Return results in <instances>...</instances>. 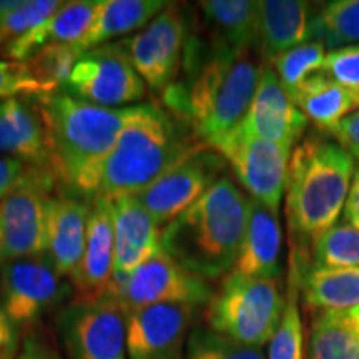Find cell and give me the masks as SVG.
Masks as SVG:
<instances>
[{"label":"cell","mask_w":359,"mask_h":359,"mask_svg":"<svg viewBox=\"0 0 359 359\" xmlns=\"http://www.w3.org/2000/svg\"><path fill=\"white\" fill-rule=\"evenodd\" d=\"M259 72L250 52L190 35L182 72L161 93L163 105L196 140L212 148L245 118Z\"/></svg>","instance_id":"1"},{"label":"cell","mask_w":359,"mask_h":359,"mask_svg":"<svg viewBox=\"0 0 359 359\" xmlns=\"http://www.w3.org/2000/svg\"><path fill=\"white\" fill-rule=\"evenodd\" d=\"M200 148H205L203 143L165 107L138 103L115 147L88 175L77 195L85 200L140 195Z\"/></svg>","instance_id":"2"},{"label":"cell","mask_w":359,"mask_h":359,"mask_svg":"<svg viewBox=\"0 0 359 359\" xmlns=\"http://www.w3.org/2000/svg\"><path fill=\"white\" fill-rule=\"evenodd\" d=\"M250 217V196L231 178L222 177L190 208L161 230V248L178 264L218 280L235 266Z\"/></svg>","instance_id":"3"},{"label":"cell","mask_w":359,"mask_h":359,"mask_svg":"<svg viewBox=\"0 0 359 359\" xmlns=\"http://www.w3.org/2000/svg\"><path fill=\"white\" fill-rule=\"evenodd\" d=\"M356 167V158L327 133L308 135L293 148L285 196L296 238L311 243L338 224Z\"/></svg>","instance_id":"4"},{"label":"cell","mask_w":359,"mask_h":359,"mask_svg":"<svg viewBox=\"0 0 359 359\" xmlns=\"http://www.w3.org/2000/svg\"><path fill=\"white\" fill-rule=\"evenodd\" d=\"M47 127L52 167L58 182L75 193L95 170L133 114V107L105 109L64 90L34 97Z\"/></svg>","instance_id":"5"},{"label":"cell","mask_w":359,"mask_h":359,"mask_svg":"<svg viewBox=\"0 0 359 359\" xmlns=\"http://www.w3.org/2000/svg\"><path fill=\"white\" fill-rule=\"evenodd\" d=\"M286 296L276 281L253 280L230 273L206 304L208 327L224 338L263 348L280 326Z\"/></svg>","instance_id":"6"},{"label":"cell","mask_w":359,"mask_h":359,"mask_svg":"<svg viewBox=\"0 0 359 359\" xmlns=\"http://www.w3.org/2000/svg\"><path fill=\"white\" fill-rule=\"evenodd\" d=\"M57 182L48 170L29 167L0 200V264L45 253L47 208Z\"/></svg>","instance_id":"7"},{"label":"cell","mask_w":359,"mask_h":359,"mask_svg":"<svg viewBox=\"0 0 359 359\" xmlns=\"http://www.w3.org/2000/svg\"><path fill=\"white\" fill-rule=\"evenodd\" d=\"M212 150L218 151L230 165L251 198L278 215L293 148L251 135L238 125L219 138Z\"/></svg>","instance_id":"8"},{"label":"cell","mask_w":359,"mask_h":359,"mask_svg":"<svg viewBox=\"0 0 359 359\" xmlns=\"http://www.w3.org/2000/svg\"><path fill=\"white\" fill-rule=\"evenodd\" d=\"M190 35L182 7L168 4L150 24L118 43L147 87L163 93L182 72Z\"/></svg>","instance_id":"9"},{"label":"cell","mask_w":359,"mask_h":359,"mask_svg":"<svg viewBox=\"0 0 359 359\" xmlns=\"http://www.w3.org/2000/svg\"><path fill=\"white\" fill-rule=\"evenodd\" d=\"M62 90L105 109H123V105L140 102L147 95L145 82L118 42L82 53Z\"/></svg>","instance_id":"10"},{"label":"cell","mask_w":359,"mask_h":359,"mask_svg":"<svg viewBox=\"0 0 359 359\" xmlns=\"http://www.w3.org/2000/svg\"><path fill=\"white\" fill-rule=\"evenodd\" d=\"M69 359H128L125 313L107 298L75 299L57 316Z\"/></svg>","instance_id":"11"},{"label":"cell","mask_w":359,"mask_h":359,"mask_svg":"<svg viewBox=\"0 0 359 359\" xmlns=\"http://www.w3.org/2000/svg\"><path fill=\"white\" fill-rule=\"evenodd\" d=\"M69 291L45 253L0 264V308L17 326L37 321Z\"/></svg>","instance_id":"12"},{"label":"cell","mask_w":359,"mask_h":359,"mask_svg":"<svg viewBox=\"0 0 359 359\" xmlns=\"http://www.w3.org/2000/svg\"><path fill=\"white\" fill-rule=\"evenodd\" d=\"M213 293L208 281L193 275L161 250L130 273L118 306L123 313L161 303L191 304L200 309L208 304Z\"/></svg>","instance_id":"13"},{"label":"cell","mask_w":359,"mask_h":359,"mask_svg":"<svg viewBox=\"0 0 359 359\" xmlns=\"http://www.w3.org/2000/svg\"><path fill=\"white\" fill-rule=\"evenodd\" d=\"M224 167L226 161L218 151L200 148L137 196L160 226L168 224L223 177Z\"/></svg>","instance_id":"14"},{"label":"cell","mask_w":359,"mask_h":359,"mask_svg":"<svg viewBox=\"0 0 359 359\" xmlns=\"http://www.w3.org/2000/svg\"><path fill=\"white\" fill-rule=\"evenodd\" d=\"M198 308L161 303L125 313L128 359H183Z\"/></svg>","instance_id":"15"},{"label":"cell","mask_w":359,"mask_h":359,"mask_svg":"<svg viewBox=\"0 0 359 359\" xmlns=\"http://www.w3.org/2000/svg\"><path fill=\"white\" fill-rule=\"evenodd\" d=\"M240 127L251 135L290 148L302 142L308 118L283 88L271 65H262L257 92Z\"/></svg>","instance_id":"16"},{"label":"cell","mask_w":359,"mask_h":359,"mask_svg":"<svg viewBox=\"0 0 359 359\" xmlns=\"http://www.w3.org/2000/svg\"><path fill=\"white\" fill-rule=\"evenodd\" d=\"M0 154L53 173L47 127L34 97L0 100Z\"/></svg>","instance_id":"17"},{"label":"cell","mask_w":359,"mask_h":359,"mask_svg":"<svg viewBox=\"0 0 359 359\" xmlns=\"http://www.w3.org/2000/svg\"><path fill=\"white\" fill-rule=\"evenodd\" d=\"M115 269L114 198L95 196L92 200L87 240L82 259L69 276L77 290L79 299L102 296Z\"/></svg>","instance_id":"18"},{"label":"cell","mask_w":359,"mask_h":359,"mask_svg":"<svg viewBox=\"0 0 359 359\" xmlns=\"http://www.w3.org/2000/svg\"><path fill=\"white\" fill-rule=\"evenodd\" d=\"M92 201L75 193H53L47 208L45 255L62 278L70 276L82 259Z\"/></svg>","instance_id":"19"},{"label":"cell","mask_w":359,"mask_h":359,"mask_svg":"<svg viewBox=\"0 0 359 359\" xmlns=\"http://www.w3.org/2000/svg\"><path fill=\"white\" fill-rule=\"evenodd\" d=\"M115 269L135 271L161 250V228L137 195L114 198Z\"/></svg>","instance_id":"20"},{"label":"cell","mask_w":359,"mask_h":359,"mask_svg":"<svg viewBox=\"0 0 359 359\" xmlns=\"http://www.w3.org/2000/svg\"><path fill=\"white\" fill-rule=\"evenodd\" d=\"M98 0L64 2L50 17L17 39L0 52L7 60L27 62L35 53L53 45H72L83 39L92 25Z\"/></svg>","instance_id":"21"},{"label":"cell","mask_w":359,"mask_h":359,"mask_svg":"<svg viewBox=\"0 0 359 359\" xmlns=\"http://www.w3.org/2000/svg\"><path fill=\"white\" fill-rule=\"evenodd\" d=\"M281 241L278 215L250 196L248 224L231 273L276 281L281 275Z\"/></svg>","instance_id":"22"},{"label":"cell","mask_w":359,"mask_h":359,"mask_svg":"<svg viewBox=\"0 0 359 359\" xmlns=\"http://www.w3.org/2000/svg\"><path fill=\"white\" fill-rule=\"evenodd\" d=\"M314 11L302 0L258 2V48L268 65L281 53L311 42Z\"/></svg>","instance_id":"23"},{"label":"cell","mask_w":359,"mask_h":359,"mask_svg":"<svg viewBox=\"0 0 359 359\" xmlns=\"http://www.w3.org/2000/svg\"><path fill=\"white\" fill-rule=\"evenodd\" d=\"M168 6L165 0H98V7L88 32L82 40L72 43L77 57L110 43L111 39L128 37L150 24Z\"/></svg>","instance_id":"24"},{"label":"cell","mask_w":359,"mask_h":359,"mask_svg":"<svg viewBox=\"0 0 359 359\" xmlns=\"http://www.w3.org/2000/svg\"><path fill=\"white\" fill-rule=\"evenodd\" d=\"M299 266L304 304L316 313L344 311L359 306V268H325L304 263L293 253Z\"/></svg>","instance_id":"25"},{"label":"cell","mask_w":359,"mask_h":359,"mask_svg":"<svg viewBox=\"0 0 359 359\" xmlns=\"http://www.w3.org/2000/svg\"><path fill=\"white\" fill-rule=\"evenodd\" d=\"M293 102L325 133L359 109V95L334 82L323 70L302 85Z\"/></svg>","instance_id":"26"},{"label":"cell","mask_w":359,"mask_h":359,"mask_svg":"<svg viewBox=\"0 0 359 359\" xmlns=\"http://www.w3.org/2000/svg\"><path fill=\"white\" fill-rule=\"evenodd\" d=\"M213 39L240 52L258 47V2L253 0H205L200 2Z\"/></svg>","instance_id":"27"},{"label":"cell","mask_w":359,"mask_h":359,"mask_svg":"<svg viewBox=\"0 0 359 359\" xmlns=\"http://www.w3.org/2000/svg\"><path fill=\"white\" fill-rule=\"evenodd\" d=\"M311 42L330 52L359 45V0H333L314 11Z\"/></svg>","instance_id":"28"},{"label":"cell","mask_w":359,"mask_h":359,"mask_svg":"<svg viewBox=\"0 0 359 359\" xmlns=\"http://www.w3.org/2000/svg\"><path fill=\"white\" fill-rule=\"evenodd\" d=\"M299 294H302L299 266L291 255L285 311H283L275 336L269 341L268 359H304V334L302 311H299Z\"/></svg>","instance_id":"29"},{"label":"cell","mask_w":359,"mask_h":359,"mask_svg":"<svg viewBox=\"0 0 359 359\" xmlns=\"http://www.w3.org/2000/svg\"><path fill=\"white\" fill-rule=\"evenodd\" d=\"M309 359H359V336L334 311L318 313L309 336Z\"/></svg>","instance_id":"30"},{"label":"cell","mask_w":359,"mask_h":359,"mask_svg":"<svg viewBox=\"0 0 359 359\" xmlns=\"http://www.w3.org/2000/svg\"><path fill=\"white\" fill-rule=\"evenodd\" d=\"M311 263L325 268H359V230L334 224L311 241Z\"/></svg>","instance_id":"31"},{"label":"cell","mask_w":359,"mask_h":359,"mask_svg":"<svg viewBox=\"0 0 359 359\" xmlns=\"http://www.w3.org/2000/svg\"><path fill=\"white\" fill-rule=\"evenodd\" d=\"M326 53L320 42H306L273 60V69L291 100L308 79L323 70Z\"/></svg>","instance_id":"32"},{"label":"cell","mask_w":359,"mask_h":359,"mask_svg":"<svg viewBox=\"0 0 359 359\" xmlns=\"http://www.w3.org/2000/svg\"><path fill=\"white\" fill-rule=\"evenodd\" d=\"M185 359H268L263 348L246 346L215 333L210 327L196 326L187 341Z\"/></svg>","instance_id":"33"},{"label":"cell","mask_w":359,"mask_h":359,"mask_svg":"<svg viewBox=\"0 0 359 359\" xmlns=\"http://www.w3.org/2000/svg\"><path fill=\"white\" fill-rule=\"evenodd\" d=\"M77 58L70 45H53L35 53L25 64L30 67L45 90L52 93L64 87Z\"/></svg>","instance_id":"34"},{"label":"cell","mask_w":359,"mask_h":359,"mask_svg":"<svg viewBox=\"0 0 359 359\" xmlns=\"http://www.w3.org/2000/svg\"><path fill=\"white\" fill-rule=\"evenodd\" d=\"M62 4L60 0H25L19 8L0 17V52L50 17Z\"/></svg>","instance_id":"35"},{"label":"cell","mask_w":359,"mask_h":359,"mask_svg":"<svg viewBox=\"0 0 359 359\" xmlns=\"http://www.w3.org/2000/svg\"><path fill=\"white\" fill-rule=\"evenodd\" d=\"M48 93L25 62L0 60V100Z\"/></svg>","instance_id":"36"},{"label":"cell","mask_w":359,"mask_h":359,"mask_svg":"<svg viewBox=\"0 0 359 359\" xmlns=\"http://www.w3.org/2000/svg\"><path fill=\"white\" fill-rule=\"evenodd\" d=\"M323 72L334 82L359 95V45L327 52Z\"/></svg>","instance_id":"37"},{"label":"cell","mask_w":359,"mask_h":359,"mask_svg":"<svg viewBox=\"0 0 359 359\" xmlns=\"http://www.w3.org/2000/svg\"><path fill=\"white\" fill-rule=\"evenodd\" d=\"M336 142H339L354 158L359 160V109L343 118L327 132Z\"/></svg>","instance_id":"38"},{"label":"cell","mask_w":359,"mask_h":359,"mask_svg":"<svg viewBox=\"0 0 359 359\" xmlns=\"http://www.w3.org/2000/svg\"><path fill=\"white\" fill-rule=\"evenodd\" d=\"M27 165L22 161L0 155V200L6 198L27 172Z\"/></svg>","instance_id":"39"},{"label":"cell","mask_w":359,"mask_h":359,"mask_svg":"<svg viewBox=\"0 0 359 359\" xmlns=\"http://www.w3.org/2000/svg\"><path fill=\"white\" fill-rule=\"evenodd\" d=\"M19 344V326L0 308V358L11 359Z\"/></svg>","instance_id":"40"},{"label":"cell","mask_w":359,"mask_h":359,"mask_svg":"<svg viewBox=\"0 0 359 359\" xmlns=\"http://www.w3.org/2000/svg\"><path fill=\"white\" fill-rule=\"evenodd\" d=\"M17 359H62V356L37 334H30L24 339Z\"/></svg>","instance_id":"41"},{"label":"cell","mask_w":359,"mask_h":359,"mask_svg":"<svg viewBox=\"0 0 359 359\" xmlns=\"http://www.w3.org/2000/svg\"><path fill=\"white\" fill-rule=\"evenodd\" d=\"M343 215L348 224H351L353 228L359 230V165L356 167V172H354L351 188H349L346 203H344Z\"/></svg>","instance_id":"42"},{"label":"cell","mask_w":359,"mask_h":359,"mask_svg":"<svg viewBox=\"0 0 359 359\" xmlns=\"http://www.w3.org/2000/svg\"><path fill=\"white\" fill-rule=\"evenodd\" d=\"M338 320L343 323L348 330H351L354 334L359 336V306L351 309H344V311H334Z\"/></svg>","instance_id":"43"},{"label":"cell","mask_w":359,"mask_h":359,"mask_svg":"<svg viewBox=\"0 0 359 359\" xmlns=\"http://www.w3.org/2000/svg\"><path fill=\"white\" fill-rule=\"evenodd\" d=\"M25 0H0V17L19 8Z\"/></svg>","instance_id":"44"},{"label":"cell","mask_w":359,"mask_h":359,"mask_svg":"<svg viewBox=\"0 0 359 359\" xmlns=\"http://www.w3.org/2000/svg\"><path fill=\"white\" fill-rule=\"evenodd\" d=\"M0 359H6V358H0Z\"/></svg>","instance_id":"45"},{"label":"cell","mask_w":359,"mask_h":359,"mask_svg":"<svg viewBox=\"0 0 359 359\" xmlns=\"http://www.w3.org/2000/svg\"><path fill=\"white\" fill-rule=\"evenodd\" d=\"M358 161H359V160H358Z\"/></svg>","instance_id":"46"}]
</instances>
